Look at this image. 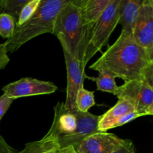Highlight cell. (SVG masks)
<instances>
[{
  "label": "cell",
  "instance_id": "obj_24",
  "mask_svg": "<svg viewBox=\"0 0 153 153\" xmlns=\"http://www.w3.org/2000/svg\"><path fill=\"white\" fill-rule=\"evenodd\" d=\"M0 153H16L15 149L12 148L8 143H7L1 134H0Z\"/></svg>",
  "mask_w": 153,
  "mask_h": 153
},
{
  "label": "cell",
  "instance_id": "obj_4",
  "mask_svg": "<svg viewBox=\"0 0 153 153\" xmlns=\"http://www.w3.org/2000/svg\"><path fill=\"white\" fill-rule=\"evenodd\" d=\"M70 0H40L37 10L29 19L16 25L11 37L5 43L7 53H13L31 39L40 34H53L55 19L60 10Z\"/></svg>",
  "mask_w": 153,
  "mask_h": 153
},
{
  "label": "cell",
  "instance_id": "obj_19",
  "mask_svg": "<svg viewBox=\"0 0 153 153\" xmlns=\"http://www.w3.org/2000/svg\"><path fill=\"white\" fill-rule=\"evenodd\" d=\"M40 2V0H29L27 4H25V5L22 7L16 25H22L28 19H29L34 14V12L37 10Z\"/></svg>",
  "mask_w": 153,
  "mask_h": 153
},
{
  "label": "cell",
  "instance_id": "obj_2",
  "mask_svg": "<svg viewBox=\"0 0 153 153\" xmlns=\"http://www.w3.org/2000/svg\"><path fill=\"white\" fill-rule=\"evenodd\" d=\"M53 123L47 134L54 135L59 148L72 146L76 147L84 139L91 134L100 132L98 130L101 116L90 112L83 113L77 109H67L64 102H59L54 108Z\"/></svg>",
  "mask_w": 153,
  "mask_h": 153
},
{
  "label": "cell",
  "instance_id": "obj_18",
  "mask_svg": "<svg viewBox=\"0 0 153 153\" xmlns=\"http://www.w3.org/2000/svg\"><path fill=\"white\" fill-rule=\"evenodd\" d=\"M16 22L11 16L6 13H0V36L2 38L9 39L14 32Z\"/></svg>",
  "mask_w": 153,
  "mask_h": 153
},
{
  "label": "cell",
  "instance_id": "obj_17",
  "mask_svg": "<svg viewBox=\"0 0 153 153\" xmlns=\"http://www.w3.org/2000/svg\"><path fill=\"white\" fill-rule=\"evenodd\" d=\"M95 105L94 92L85 89L84 87L80 88L76 98V106L78 110L83 113H87L89 109Z\"/></svg>",
  "mask_w": 153,
  "mask_h": 153
},
{
  "label": "cell",
  "instance_id": "obj_16",
  "mask_svg": "<svg viewBox=\"0 0 153 153\" xmlns=\"http://www.w3.org/2000/svg\"><path fill=\"white\" fill-rule=\"evenodd\" d=\"M29 0H0V13L11 16L17 22L22 7Z\"/></svg>",
  "mask_w": 153,
  "mask_h": 153
},
{
  "label": "cell",
  "instance_id": "obj_12",
  "mask_svg": "<svg viewBox=\"0 0 153 153\" xmlns=\"http://www.w3.org/2000/svg\"><path fill=\"white\" fill-rule=\"evenodd\" d=\"M143 0H120L119 22L122 31L132 34L134 24Z\"/></svg>",
  "mask_w": 153,
  "mask_h": 153
},
{
  "label": "cell",
  "instance_id": "obj_1",
  "mask_svg": "<svg viewBox=\"0 0 153 153\" xmlns=\"http://www.w3.org/2000/svg\"><path fill=\"white\" fill-rule=\"evenodd\" d=\"M89 68L106 70L124 82L141 80L153 87V58L137 44L132 34L121 31L114 43Z\"/></svg>",
  "mask_w": 153,
  "mask_h": 153
},
{
  "label": "cell",
  "instance_id": "obj_25",
  "mask_svg": "<svg viewBox=\"0 0 153 153\" xmlns=\"http://www.w3.org/2000/svg\"><path fill=\"white\" fill-rule=\"evenodd\" d=\"M56 153H77L76 152V150L74 149V148L72 146H67V147L64 148H61L58 150V152Z\"/></svg>",
  "mask_w": 153,
  "mask_h": 153
},
{
  "label": "cell",
  "instance_id": "obj_10",
  "mask_svg": "<svg viewBox=\"0 0 153 153\" xmlns=\"http://www.w3.org/2000/svg\"><path fill=\"white\" fill-rule=\"evenodd\" d=\"M123 140L111 133L100 131L84 139L74 149L77 153H112Z\"/></svg>",
  "mask_w": 153,
  "mask_h": 153
},
{
  "label": "cell",
  "instance_id": "obj_21",
  "mask_svg": "<svg viewBox=\"0 0 153 153\" xmlns=\"http://www.w3.org/2000/svg\"><path fill=\"white\" fill-rule=\"evenodd\" d=\"M112 153H135L133 142L128 139H123L121 144Z\"/></svg>",
  "mask_w": 153,
  "mask_h": 153
},
{
  "label": "cell",
  "instance_id": "obj_20",
  "mask_svg": "<svg viewBox=\"0 0 153 153\" xmlns=\"http://www.w3.org/2000/svg\"><path fill=\"white\" fill-rule=\"evenodd\" d=\"M142 117L140 114L137 113L136 111L130 112V113L126 114L123 115V116L120 117L116 122L114 123V125L112 126V128H116V127L121 126H123L125 124L131 122V121L137 119V118Z\"/></svg>",
  "mask_w": 153,
  "mask_h": 153
},
{
  "label": "cell",
  "instance_id": "obj_6",
  "mask_svg": "<svg viewBox=\"0 0 153 153\" xmlns=\"http://www.w3.org/2000/svg\"><path fill=\"white\" fill-rule=\"evenodd\" d=\"M116 97L128 102L141 116L153 114V87L144 81L125 82L119 86Z\"/></svg>",
  "mask_w": 153,
  "mask_h": 153
},
{
  "label": "cell",
  "instance_id": "obj_14",
  "mask_svg": "<svg viewBox=\"0 0 153 153\" xmlns=\"http://www.w3.org/2000/svg\"><path fill=\"white\" fill-rule=\"evenodd\" d=\"M59 149L56 137L46 134L41 140L26 143L22 151L16 153H56Z\"/></svg>",
  "mask_w": 153,
  "mask_h": 153
},
{
  "label": "cell",
  "instance_id": "obj_5",
  "mask_svg": "<svg viewBox=\"0 0 153 153\" xmlns=\"http://www.w3.org/2000/svg\"><path fill=\"white\" fill-rule=\"evenodd\" d=\"M119 5L120 0H111L93 27L82 63L84 69L94 55L108 43L111 34L119 22Z\"/></svg>",
  "mask_w": 153,
  "mask_h": 153
},
{
  "label": "cell",
  "instance_id": "obj_7",
  "mask_svg": "<svg viewBox=\"0 0 153 153\" xmlns=\"http://www.w3.org/2000/svg\"><path fill=\"white\" fill-rule=\"evenodd\" d=\"M133 37L153 58V1L143 0L134 24Z\"/></svg>",
  "mask_w": 153,
  "mask_h": 153
},
{
  "label": "cell",
  "instance_id": "obj_22",
  "mask_svg": "<svg viewBox=\"0 0 153 153\" xmlns=\"http://www.w3.org/2000/svg\"><path fill=\"white\" fill-rule=\"evenodd\" d=\"M13 101H14V100L9 98L4 94L0 97V121H1V118L4 117V115L5 114V113L8 110Z\"/></svg>",
  "mask_w": 153,
  "mask_h": 153
},
{
  "label": "cell",
  "instance_id": "obj_23",
  "mask_svg": "<svg viewBox=\"0 0 153 153\" xmlns=\"http://www.w3.org/2000/svg\"><path fill=\"white\" fill-rule=\"evenodd\" d=\"M10 61L7 52L6 51L5 43H0V70L4 69Z\"/></svg>",
  "mask_w": 153,
  "mask_h": 153
},
{
  "label": "cell",
  "instance_id": "obj_11",
  "mask_svg": "<svg viewBox=\"0 0 153 153\" xmlns=\"http://www.w3.org/2000/svg\"><path fill=\"white\" fill-rule=\"evenodd\" d=\"M111 0H85L82 6L84 30L88 46L91 30ZM87 48V46H86Z\"/></svg>",
  "mask_w": 153,
  "mask_h": 153
},
{
  "label": "cell",
  "instance_id": "obj_13",
  "mask_svg": "<svg viewBox=\"0 0 153 153\" xmlns=\"http://www.w3.org/2000/svg\"><path fill=\"white\" fill-rule=\"evenodd\" d=\"M133 111H135V109L128 102L118 99L117 104L100 117L98 130L101 132H106L112 128V126L120 117Z\"/></svg>",
  "mask_w": 153,
  "mask_h": 153
},
{
  "label": "cell",
  "instance_id": "obj_9",
  "mask_svg": "<svg viewBox=\"0 0 153 153\" xmlns=\"http://www.w3.org/2000/svg\"><path fill=\"white\" fill-rule=\"evenodd\" d=\"M62 48L67 73V98L64 104L66 108L72 110L76 108V95L79 90L84 87V80L87 76L82 63L76 59L66 48Z\"/></svg>",
  "mask_w": 153,
  "mask_h": 153
},
{
  "label": "cell",
  "instance_id": "obj_15",
  "mask_svg": "<svg viewBox=\"0 0 153 153\" xmlns=\"http://www.w3.org/2000/svg\"><path fill=\"white\" fill-rule=\"evenodd\" d=\"M98 72L99 76L97 77L91 79L97 84V91L110 93L116 96L119 88L115 82L116 76L105 70H100ZM87 78H88V76H87Z\"/></svg>",
  "mask_w": 153,
  "mask_h": 153
},
{
  "label": "cell",
  "instance_id": "obj_3",
  "mask_svg": "<svg viewBox=\"0 0 153 153\" xmlns=\"http://www.w3.org/2000/svg\"><path fill=\"white\" fill-rule=\"evenodd\" d=\"M85 1L70 0L58 13L53 29V34L62 47L66 48L82 64L87 46L82 16Z\"/></svg>",
  "mask_w": 153,
  "mask_h": 153
},
{
  "label": "cell",
  "instance_id": "obj_8",
  "mask_svg": "<svg viewBox=\"0 0 153 153\" xmlns=\"http://www.w3.org/2000/svg\"><path fill=\"white\" fill-rule=\"evenodd\" d=\"M58 90L52 82L40 81L32 78H22L2 88L4 95L13 100L32 96L51 94Z\"/></svg>",
  "mask_w": 153,
  "mask_h": 153
}]
</instances>
